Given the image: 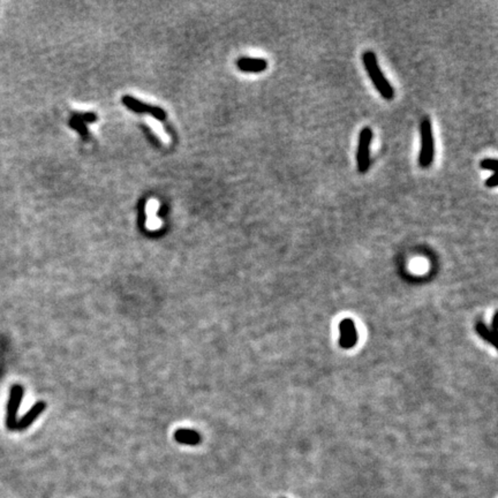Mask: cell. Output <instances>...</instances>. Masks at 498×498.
<instances>
[{
  "mask_svg": "<svg viewBox=\"0 0 498 498\" xmlns=\"http://www.w3.org/2000/svg\"><path fill=\"white\" fill-rule=\"evenodd\" d=\"M362 63L367 72L368 76L372 80L374 87L382 98L387 101H391L394 97V90L391 84L388 81V79L384 76V74L380 69L377 58H376L373 51H366L362 54Z\"/></svg>",
  "mask_w": 498,
  "mask_h": 498,
  "instance_id": "cell-1",
  "label": "cell"
},
{
  "mask_svg": "<svg viewBox=\"0 0 498 498\" xmlns=\"http://www.w3.org/2000/svg\"><path fill=\"white\" fill-rule=\"evenodd\" d=\"M421 135V148L419 154V165L422 168H428L434 162L435 156V141L433 134V126L431 121L426 117L422 119L420 126Z\"/></svg>",
  "mask_w": 498,
  "mask_h": 498,
  "instance_id": "cell-2",
  "label": "cell"
},
{
  "mask_svg": "<svg viewBox=\"0 0 498 498\" xmlns=\"http://www.w3.org/2000/svg\"><path fill=\"white\" fill-rule=\"evenodd\" d=\"M373 129L365 127L359 134L358 149H356V166L360 173H366L370 167V145L373 141Z\"/></svg>",
  "mask_w": 498,
  "mask_h": 498,
  "instance_id": "cell-3",
  "label": "cell"
},
{
  "mask_svg": "<svg viewBox=\"0 0 498 498\" xmlns=\"http://www.w3.org/2000/svg\"><path fill=\"white\" fill-rule=\"evenodd\" d=\"M23 398V388L22 385L14 384L11 388V393H9V400L7 404V413H6V426L9 430H15L17 424V411L20 408L21 401Z\"/></svg>",
  "mask_w": 498,
  "mask_h": 498,
  "instance_id": "cell-4",
  "label": "cell"
},
{
  "mask_svg": "<svg viewBox=\"0 0 498 498\" xmlns=\"http://www.w3.org/2000/svg\"><path fill=\"white\" fill-rule=\"evenodd\" d=\"M123 102L125 103V105L127 107H129V109H131L135 112H140V113H150L154 117V118H156L157 120H164L166 118L165 112H164L162 109H159V107H155V106L143 104V103H141L140 101L135 100V98H133V97L126 96V97H124Z\"/></svg>",
  "mask_w": 498,
  "mask_h": 498,
  "instance_id": "cell-5",
  "label": "cell"
},
{
  "mask_svg": "<svg viewBox=\"0 0 498 498\" xmlns=\"http://www.w3.org/2000/svg\"><path fill=\"white\" fill-rule=\"evenodd\" d=\"M356 341V331L351 319H344L340 323V345L345 349L352 347Z\"/></svg>",
  "mask_w": 498,
  "mask_h": 498,
  "instance_id": "cell-6",
  "label": "cell"
},
{
  "mask_svg": "<svg viewBox=\"0 0 498 498\" xmlns=\"http://www.w3.org/2000/svg\"><path fill=\"white\" fill-rule=\"evenodd\" d=\"M238 68L245 73H261L264 72L267 67V63L264 59L256 58H241L238 60Z\"/></svg>",
  "mask_w": 498,
  "mask_h": 498,
  "instance_id": "cell-7",
  "label": "cell"
},
{
  "mask_svg": "<svg viewBox=\"0 0 498 498\" xmlns=\"http://www.w3.org/2000/svg\"><path fill=\"white\" fill-rule=\"evenodd\" d=\"M45 407H46L45 403H43V401L36 403L35 405L30 408V411L26 413V414L17 421L15 430H23V429L28 428V427H29L32 424V422H34L37 419V417L40 416L41 413L45 410Z\"/></svg>",
  "mask_w": 498,
  "mask_h": 498,
  "instance_id": "cell-8",
  "label": "cell"
},
{
  "mask_svg": "<svg viewBox=\"0 0 498 498\" xmlns=\"http://www.w3.org/2000/svg\"><path fill=\"white\" fill-rule=\"evenodd\" d=\"M175 439L178 443L196 445L201 442V436L195 430L191 429H178L175 433Z\"/></svg>",
  "mask_w": 498,
  "mask_h": 498,
  "instance_id": "cell-9",
  "label": "cell"
},
{
  "mask_svg": "<svg viewBox=\"0 0 498 498\" xmlns=\"http://www.w3.org/2000/svg\"><path fill=\"white\" fill-rule=\"evenodd\" d=\"M147 226L151 229H156L161 226V219H159L156 213L158 211V202L156 200H150L147 204Z\"/></svg>",
  "mask_w": 498,
  "mask_h": 498,
  "instance_id": "cell-10",
  "label": "cell"
},
{
  "mask_svg": "<svg viewBox=\"0 0 498 498\" xmlns=\"http://www.w3.org/2000/svg\"><path fill=\"white\" fill-rule=\"evenodd\" d=\"M147 123L152 127V129L155 130V133H156L159 136V138H161V140H163L165 143L170 142V139H168V135L165 133V131H164L163 127L161 126V124H159L157 120L151 119V118H148L147 119Z\"/></svg>",
  "mask_w": 498,
  "mask_h": 498,
  "instance_id": "cell-11",
  "label": "cell"
},
{
  "mask_svg": "<svg viewBox=\"0 0 498 498\" xmlns=\"http://www.w3.org/2000/svg\"><path fill=\"white\" fill-rule=\"evenodd\" d=\"M70 126L73 127V128L76 129L80 134H81L83 138H88V130H87V127L86 125H84L83 121L80 120L78 117H74V118L70 120Z\"/></svg>",
  "mask_w": 498,
  "mask_h": 498,
  "instance_id": "cell-12",
  "label": "cell"
},
{
  "mask_svg": "<svg viewBox=\"0 0 498 498\" xmlns=\"http://www.w3.org/2000/svg\"><path fill=\"white\" fill-rule=\"evenodd\" d=\"M480 166H481V168H483V170H486V171H492L494 173H496V170H497V161H496V159H494V158H486V159H483V161L481 162Z\"/></svg>",
  "mask_w": 498,
  "mask_h": 498,
  "instance_id": "cell-13",
  "label": "cell"
},
{
  "mask_svg": "<svg viewBox=\"0 0 498 498\" xmlns=\"http://www.w3.org/2000/svg\"><path fill=\"white\" fill-rule=\"evenodd\" d=\"M78 118L81 120V121H87V123H93V121H96L97 119V117L93 114V113H83V114H79L76 116Z\"/></svg>",
  "mask_w": 498,
  "mask_h": 498,
  "instance_id": "cell-14",
  "label": "cell"
},
{
  "mask_svg": "<svg viewBox=\"0 0 498 498\" xmlns=\"http://www.w3.org/2000/svg\"><path fill=\"white\" fill-rule=\"evenodd\" d=\"M486 186L488 188H495L497 186V173H494V175L488 178L486 180Z\"/></svg>",
  "mask_w": 498,
  "mask_h": 498,
  "instance_id": "cell-15",
  "label": "cell"
}]
</instances>
